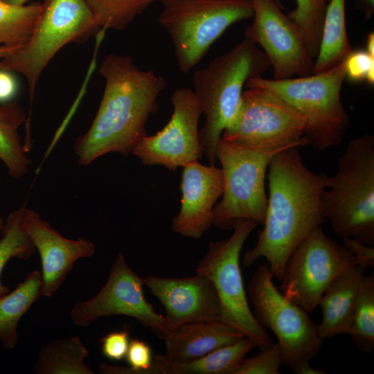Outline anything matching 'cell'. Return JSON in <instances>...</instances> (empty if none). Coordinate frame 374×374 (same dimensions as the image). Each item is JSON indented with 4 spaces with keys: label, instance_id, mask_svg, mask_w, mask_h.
Listing matches in <instances>:
<instances>
[{
    "label": "cell",
    "instance_id": "4dcf8cb0",
    "mask_svg": "<svg viewBox=\"0 0 374 374\" xmlns=\"http://www.w3.org/2000/svg\"><path fill=\"white\" fill-rule=\"evenodd\" d=\"M126 366H111L101 363L100 373L105 374H157L150 346L136 337L130 341L125 356Z\"/></svg>",
    "mask_w": 374,
    "mask_h": 374
},
{
    "label": "cell",
    "instance_id": "30bf717a",
    "mask_svg": "<svg viewBox=\"0 0 374 374\" xmlns=\"http://www.w3.org/2000/svg\"><path fill=\"white\" fill-rule=\"evenodd\" d=\"M258 224L249 219L239 221L229 239L209 244L195 271L213 284L220 303V320L240 330L263 349L273 342L251 310L240 265L244 243Z\"/></svg>",
    "mask_w": 374,
    "mask_h": 374
},
{
    "label": "cell",
    "instance_id": "9c48e42d",
    "mask_svg": "<svg viewBox=\"0 0 374 374\" xmlns=\"http://www.w3.org/2000/svg\"><path fill=\"white\" fill-rule=\"evenodd\" d=\"M269 265L258 266L248 283L253 315L278 339L283 364L292 371L315 357L323 342L308 312L287 299L274 285Z\"/></svg>",
    "mask_w": 374,
    "mask_h": 374
},
{
    "label": "cell",
    "instance_id": "8d00e7d4",
    "mask_svg": "<svg viewBox=\"0 0 374 374\" xmlns=\"http://www.w3.org/2000/svg\"><path fill=\"white\" fill-rule=\"evenodd\" d=\"M355 6L364 12L366 18H369L374 12V0H354Z\"/></svg>",
    "mask_w": 374,
    "mask_h": 374
},
{
    "label": "cell",
    "instance_id": "603a6c76",
    "mask_svg": "<svg viewBox=\"0 0 374 374\" xmlns=\"http://www.w3.org/2000/svg\"><path fill=\"white\" fill-rule=\"evenodd\" d=\"M351 51L346 26L345 0H330L326 12L313 73L328 70Z\"/></svg>",
    "mask_w": 374,
    "mask_h": 374
},
{
    "label": "cell",
    "instance_id": "ac0fdd59",
    "mask_svg": "<svg viewBox=\"0 0 374 374\" xmlns=\"http://www.w3.org/2000/svg\"><path fill=\"white\" fill-rule=\"evenodd\" d=\"M181 207L172 229L184 237L199 239L213 224V211L223 193L221 168L198 161L182 167Z\"/></svg>",
    "mask_w": 374,
    "mask_h": 374
},
{
    "label": "cell",
    "instance_id": "d4e9b609",
    "mask_svg": "<svg viewBox=\"0 0 374 374\" xmlns=\"http://www.w3.org/2000/svg\"><path fill=\"white\" fill-rule=\"evenodd\" d=\"M88 356L78 337L57 339L40 350L34 371L39 374H93L84 362Z\"/></svg>",
    "mask_w": 374,
    "mask_h": 374
},
{
    "label": "cell",
    "instance_id": "d6986e66",
    "mask_svg": "<svg viewBox=\"0 0 374 374\" xmlns=\"http://www.w3.org/2000/svg\"><path fill=\"white\" fill-rule=\"evenodd\" d=\"M244 337L240 330L220 320L186 323L164 335L166 351L163 355L157 354L154 360L165 364L190 361Z\"/></svg>",
    "mask_w": 374,
    "mask_h": 374
},
{
    "label": "cell",
    "instance_id": "6da1fadb",
    "mask_svg": "<svg viewBox=\"0 0 374 374\" xmlns=\"http://www.w3.org/2000/svg\"><path fill=\"white\" fill-rule=\"evenodd\" d=\"M299 148L281 150L270 161L264 227L256 246L243 256L245 267L265 258L271 274L279 280L292 253L325 221L322 202L328 175L308 169Z\"/></svg>",
    "mask_w": 374,
    "mask_h": 374
},
{
    "label": "cell",
    "instance_id": "9a60e30c",
    "mask_svg": "<svg viewBox=\"0 0 374 374\" xmlns=\"http://www.w3.org/2000/svg\"><path fill=\"white\" fill-rule=\"evenodd\" d=\"M170 100L173 112L169 121L155 134L143 137L132 154L144 165L175 171L202 156L198 130L202 112L190 89H176Z\"/></svg>",
    "mask_w": 374,
    "mask_h": 374
},
{
    "label": "cell",
    "instance_id": "4316f807",
    "mask_svg": "<svg viewBox=\"0 0 374 374\" xmlns=\"http://www.w3.org/2000/svg\"><path fill=\"white\" fill-rule=\"evenodd\" d=\"M349 335L362 351L371 353L374 347V275L363 274L357 292Z\"/></svg>",
    "mask_w": 374,
    "mask_h": 374
},
{
    "label": "cell",
    "instance_id": "8992f818",
    "mask_svg": "<svg viewBox=\"0 0 374 374\" xmlns=\"http://www.w3.org/2000/svg\"><path fill=\"white\" fill-rule=\"evenodd\" d=\"M293 145L253 147L236 145L222 137L216 146V158L223 175L222 199L213 211V224L231 230L242 220L264 223L267 196V172L273 157Z\"/></svg>",
    "mask_w": 374,
    "mask_h": 374
},
{
    "label": "cell",
    "instance_id": "8fae6325",
    "mask_svg": "<svg viewBox=\"0 0 374 374\" xmlns=\"http://www.w3.org/2000/svg\"><path fill=\"white\" fill-rule=\"evenodd\" d=\"M238 111L222 138L244 146L265 147L309 144L304 136L305 118L273 91L247 87Z\"/></svg>",
    "mask_w": 374,
    "mask_h": 374
},
{
    "label": "cell",
    "instance_id": "ab89813d",
    "mask_svg": "<svg viewBox=\"0 0 374 374\" xmlns=\"http://www.w3.org/2000/svg\"><path fill=\"white\" fill-rule=\"evenodd\" d=\"M366 52L374 57V33H370L366 39Z\"/></svg>",
    "mask_w": 374,
    "mask_h": 374
},
{
    "label": "cell",
    "instance_id": "52a82bcc",
    "mask_svg": "<svg viewBox=\"0 0 374 374\" xmlns=\"http://www.w3.org/2000/svg\"><path fill=\"white\" fill-rule=\"evenodd\" d=\"M159 22L183 73L190 71L233 24L253 17L251 0H163Z\"/></svg>",
    "mask_w": 374,
    "mask_h": 374
},
{
    "label": "cell",
    "instance_id": "5b68a950",
    "mask_svg": "<svg viewBox=\"0 0 374 374\" xmlns=\"http://www.w3.org/2000/svg\"><path fill=\"white\" fill-rule=\"evenodd\" d=\"M346 78L344 60L334 67L296 78L249 79L246 87L273 91L299 112L306 120L304 136L316 150L339 145L349 125V116L341 100Z\"/></svg>",
    "mask_w": 374,
    "mask_h": 374
},
{
    "label": "cell",
    "instance_id": "e575fe53",
    "mask_svg": "<svg viewBox=\"0 0 374 374\" xmlns=\"http://www.w3.org/2000/svg\"><path fill=\"white\" fill-rule=\"evenodd\" d=\"M343 244L352 253L355 264L361 267L373 268L374 247L351 238H342Z\"/></svg>",
    "mask_w": 374,
    "mask_h": 374
},
{
    "label": "cell",
    "instance_id": "60d3db41",
    "mask_svg": "<svg viewBox=\"0 0 374 374\" xmlns=\"http://www.w3.org/2000/svg\"><path fill=\"white\" fill-rule=\"evenodd\" d=\"M7 3H10L12 5H16V6H22L25 5V3H26L28 0H1Z\"/></svg>",
    "mask_w": 374,
    "mask_h": 374
},
{
    "label": "cell",
    "instance_id": "7a4b0ae2",
    "mask_svg": "<svg viewBox=\"0 0 374 374\" xmlns=\"http://www.w3.org/2000/svg\"><path fill=\"white\" fill-rule=\"evenodd\" d=\"M99 73L105 89L98 109L88 130L74 144L78 163L84 166L108 153H132L146 135L145 124L157 112L166 85L163 77L140 69L130 55H106Z\"/></svg>",
    "mask_w": 374,
    "mask_h": 374
},
{
    "label": "cell",
    "instance_id": "277c9868",
    "mask_svg": "<svg viewBox=\"0 0 374 374\" xmlns=\"http://www.w3.org/2000/svg\"><path fill=\"white\" fill-rule=\"evenodd\" d=\"M323 217L334 233L374 245V136L350 141L327 177Z\"/></svg>",
    "mask_w": 374,
    "mask_h": 374
},
{
    "label": "cell",
    "instance_id": "7c38bea8",
    "mask_svg": "<svg viewBox=\"0 0 374 374\" xmlns=\"http://www.w3.org/2000/svg\"><path fill=\"white\" fill-rule=\"evenodd\" d=\"M354 264L350 251L328 238L318 226L287 259L280 280L282 293L307 312H312L331 282Z\"/></svg>",
    "mask_w": 374,
    "mask_h": 374
},
{
    "label": "cell",
    "instance_id": "f35d334b",
    "mask_svg": "<svg viewBox=\"0 0 374 374\" xmlns=\"http://www.w3.org/2000/svg\"><path fill=\"white\" fill-rule=\"evenodd\" d=\"M21 48V47L0 46V60L17 52Z\"/></svg>",
    "mask_w": 374,
    "mask_h": 374
},
{
    "label": "cell",
    "instance_id": "e0dca14e",
    "mask_svg": "<svg viewBox=\"0 0 374 374\" xmlns=\"http://www.w3.org/2000/svg\"><path fill=\"white\" fill-rule=\"evenodd\" d=\"M22 222L40 256L41 294L51 296L59 290L75 262L94 254L95 244L84 238L70 240L63 237L37 212L25 205L22 206Z\"/></svg>",
    "mask_w": 374,
    "mask_h": 374
},
{
    "label": "cell",
    "instance_id": "3957f363",
    "mask_svg": "<svg viewBox=\"0 0 374 374\" xmlns=\"http://www.w3.org/2000/svg\"><path fill=\"white\" fill-rule=\"evenodd\" d=\"M269 67L264 52L244 38L195 72L193 92L205 115L199 140L210 164L217 160V142L238 111L247 80L262 76Z\"/></svg>",
    "mask_w": 374,
    "mask_h": 374
},
{
    "label": "cell",
    "instance_id": "836d02e7",
    "mask_svg": "<svg viewBox=\"0 0 374 374\" xmlns=\"http://www.w3.org/2000/svg\"><path fill=\"white\" fill-rule=\"evenodd\" d=\"M130 341L127 329L110 332L100 339L101 352L109 360L121 361L125 358Z\"/></svg>",
    "mask_w": 374,
    "mask_h": 374
},
{
    "label": "cell",
    "instance_id": "f546056e",
    "mask_svg": "<svg viewBox=\"0 0 374 374\" xmlns=\"http://www.w3.org/2000/svg\"><path fill=\"white\" fill-rule=\"evenodd\" d=\"M330 1L295 0V8L287 15L301 33L312 59H315L319 51L323 20Z\"/></svg>",
    "mask_w": 374,
    "mask_h": 374
},
{
    "label": "cell",
    "instance_id": "ba28073f",
    "mask_svg": "<svg viewBox=\"0 0 374 374\" xmlns=\"http://www.w3.org/2000/svg\"><path fill=\"white\" fill-rule=\"evenodd\" d=\"M84 0H45L28 42L0 60V69L21 74L28 83L30 103L44 68L66 44L83 42L100 30Z\"/></svg>",
    "mask_w": 374,
    "mask_h": 374
},
{
    "label": "cell",
    "instance_id": "5bb4252c",
    "mask_svg": "<svg viewBox=\"0 0 374 374\" xmlns=\"http://www.w3.org/2000/svg\"><path fill=\"white\" fill-rule=\"evenodd\" d=\"M253 19L244 38L259 44L267 57L275 80L313 73L314 59L297 28L285 15L280 0H251Z\"/></svg>",
    "mask_w": 374,
    "mask_h": 374
},
{
    "label": "cell",
    "instance_id": "7402d4cb",
    "mask_svg": "<svg viewBox=\"0 0 374 374\" xmlns=\"http://www.w3.org/2000/svg\"><path fill=\"white\" fill-rule=\"evenodd\" d=\"M42 283L41 272L35 270L13 291L0 296V341L5 349L15 348L19 321L41 294Z\"/></svg>",
    "mask_w": 374,
    "mask_h": 374
},
{
    "label": "cell",
    "instance_id": "4fadbf2b",
    "mask_svg": "<svg viewBox=\"0 0 374 374\" xmlns=\"http://www.w3.org/2000/svg\"><path fill=\"white\" fill-rule=\"evenodd\" d=\"M143 278L119 253L104 286L92 299L77 302L71 310L73 323L83 328L105 317L124 315L150 328L161 339L166 332L165 317L145 299Z\"/></svg>",
    "mask_w": 374,
    "mask_h": 374
},
{
    "label": "cell",
    "instance_id": "d590c367",
    "mask_svg": "<svg viewBox=\"0 0 374 374\" xmlns=\"http://www.w3.org/2000/svg\"><path fill=\"white\" fill-rule=\"evenodd\" d=\"M17 90V81L10 71L0 69V103H8Z\"/></svg>",
    "mask_w": 374,
    "mask_h": 374
},
{
    "label": "cell",
    "instance_id": "74e56055",
    "mask_svg": "<svg viewBox=\"0 0 374 374\" xmlns=\"http://www.w3.org/2000/svg\"><path fill=\"white\" fill-rule=\"evenodd\" d=\"M293 372L296 374H326L327 373L325 369L312 367L310 362L300 365Z\"/></svg>",
    "mask_w": 374,
    "mask_h": 374
},
{
    "label": "cell",
    "instance_id": "484cf974",
    "mask_svg": "<svg viewBox=\"0 0 374 374\" xmlns=\"http://www.w3.org/2000/svg\"><path fill=\"white\" fill-rule=\"evenodd\" d=\"M42 10V3L16 6L0 0V46H24Z\"/></svg>",
    "mask_w": 374,
    "mask_h": 374
},
{
    "label": "cell",
    "instance_id": "7bdbcfd3",
    "mask_svg": "<svg viewBox=\"0 0 374 374\" xmlns=\"http://www.w3.org/2000/svg\"><path fill=\"white\" fill-rule=\"evenodd\" d=\"M162 1H163V0H162Z\"/></svg>",
    "mask_w": 374,
    "mask_h": 374
},
{
    "label": "cell",
    "instance_id": "2e32d148",
    "mask_svg": "<svg viewBox=\"0 0 374 374\" xmlns=\"http://www.w3.org/2000/svg\"><path fill=\"white\" fill-rule=\"evenodd\" d=\"M143 283L165 308L166 334L186 323L220 320L216 290L203 275L186 278L149 275L143 278Z\"/></svg>",
    "mask_w": 374,
    "mask_h": 374
},
{
    "label": "cell",
    "instance_id": "83f0119b",
    "mask_svg": "<svg viewBox=\"0 0 374 374\" xmlns=\"http://www.w3.org/2000/svg\"><path fill=\"white\" fill-rule=\"evenodd\" d=\"M0 239V296L10 292L1 280L3 269L8 261L17 258L28 259L36 249L27 233L22 222V206L8 215L1 230Z\"/></svg>",
    "mask_w": 374,
    "mask_h": 374
},
{
    "label": "cell",
    "instance_id": "1f68e13d",
    "mask_svg": "<svg viewBox=\"0 0 374 374\" xmlns=\"http://www.w3.org/2000/svg\"><path fill=\"white\" fill-rule=\"evenodd\" d=\"M283 356L278 342L251 357L243 359L233 374H278Z\"/></svg>",
    "mask_w": 374,
    "mask_h": 374
},
{
    "label": "cell",
    "instance_id": "d6a6232c",
    "mask_svg": "<svg viewBox=\"0 0 374 374\" xmlns=\"http://www.w3.org/2000/svg\"><path fill=\"white\" fill-rule=\"evenodd\" d=\"M346 77L357 82L366 80L370 84L374 82V57L366 51H352L344 60Z\"/></svg>",
    "mask_w": 374,
    "mask_h": 374
},
{
    "label": "cell",
    "instance_id": "b9f144b4",
    "mask_svg": "<svg viewBox=\"0 0 374 374\" xmlns=\"http://www.w3.org/2000/svg\"><path fill=\"white\" fill-rule=\"evenodd\" d=\"M3 224H4V220H3V218L0 216V231L3 226Z\"/></svg>",
    "mask_w": 374,
    "mask_h": 374
},
{
    "label": "cell",
    "instance_id": "f1b7e54d",
    "mask_svg": "<svg viewBox=\"0 0 374 374\" xmlns=\"http://www.w3.org/2000/svg\"><path fill=\"white\" fill-rule=\"evenodd\" d=\"M102 30H121L151 4L162 0H84Z\"/></svg>",
    "mask_w": 374,
    "mask_h": 374
},
{
    "label": "cell",
    "instance_id": "ffe728a7",
    "mask_svg": "<svg viewBox=\"0 0 374 374\" xmlns=\"http://www.w3.org/2000/svg\"><path fill=\"white\" fill-rule=\"evenodd\" d=\"M364 270V267L356 264L348 267L322 294L319 301L322 319L317 327L323 339L348 334Z\"/></svg>",
    "mask_w": 374,
    "mask_h": 374
},
{
    "label": "cell",
    "instance_id": "44dd1931",
    "mask_svg": "<svg viewBox=\"0 0 374 374\" xmlns=\"http://www.w3.org/2000/svg\"><path fill=\"white\" fill-rule=\"evenodd\" d=\"M258 347L251 339L239 341L219 348L188 362L165 364L154 360L157 374H233L245 355Z\"/></svg>",
    "mask_w": 374,
    "mask_h": 374
},
{
    "label": "cell",
    "instance_id": "cb8c5ba5",
    "mask_svg": "<svg viewBox=\"0 0 374 374\" xmlns=\"http://www.w3.org/2000/svg\"><path fill=\"white\" fill-rule=\"evenodd\" d=\"M27 118L17 102L0 105V160L8 175L15 179L24 177L31 163L18 134L19 127Z\"/></svg>",
    "mask_w": 374,
    "mask_h": 374
}]
</instances>
